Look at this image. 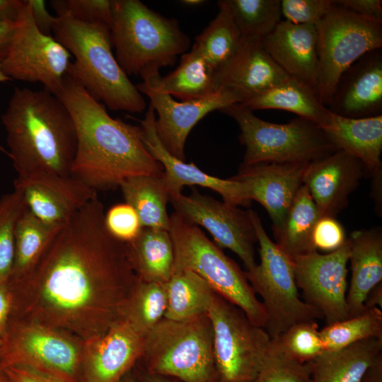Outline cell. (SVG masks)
<instances>
[{
	"label": "cell",
	"mask_w": 382,
	"mask_h": 382,
	"mask_svg": "<svg viewBox=\"0 0 382 382\" xmlns=\"http://www.w3.org/2000/svg\"><path fill=\"white\" fill-rule=\"evenodd\" d=\"M98 195L55 235L33 268L8 284L11 317L37 322L83 341L122 320L138 281L126 244L105 224Z\"/></svg>",
	"instance_id": "6da1fadb"
},
{
	"label": "cell",
	"mask_w": 382,
	"mask_h": 382,
	"mask_svg": "<svg viewBox=\"0 0 382 382\" xmlns=\"http://www.w3.org/2000/svg\"><path fill=\"white\" fill-rule=\"evenodd\" d=\"M56 96L69 111L76 131L71 176L98 192L120 187L132 176L162 175L163 166L144 145L139 126L112 117L67 74Z\"/></svg>",
	"instance_id": "7a4b0ae2"
},
{
	"label": "cell",
	"mask_w": 382,
	"mask_h": 382,
	"mask_svg": "<svg viewBox=\"0 0 382 382\" xmlns=\"http://www.w3.org/2000/svg\"><path fill=\"white\" fill-rule=\"evenodd\" d=\"M1 119L16 178L40 173L70 175L76 131L56 96L45 89L16 87Z\"/></svg>",
	"instance_id": "3957f363"
},
{
	"label": "cell",
	"mask_w": 382,
	"mask_h": 382,
	"mask_svg": "<svg viewBox=\"0 0 382 382\" xmlns=\"http://www.w3.org/2000/svg\"><path fill=\"white\" fill-rule=\"evenodd\" d=\"M54 39L74 57L66 74L93 98L113 111L142 112L146 102L112 53L110 28L69 13L56 16Z\"/></svg>",
	"instance_id": "277c9868"
},
{
	"label": "cell",
	"mask_w": 382,
	"mask_h": 382,
	"mask_svg": "<svg viewBox=\"0 0 382 382\" xmlns=\"http://www.w3.org/2000/svg\"><path fill=\"white\" fill-rule=\"evenodd\" d=\"M110 32L115 58L128 75L141 78L173 66L190 47L178 22L139 0H112Z\"/></svg>",
	"instance_id": "5b68a950"
},
{
	"label": "cell",
	"mask_w": 382,
	"mask_h": 382,
	"mask_svg": "<svg viewBox=\"0 0 382 382\" xmlns=\"http://www.w3.org/2000/svg\"><path fill=\"white\" fill-rule=\"evenodd\" d=\"M170 216L174 248L173 271L190 270L216 292L238 306L251 323L265 328L267 314L245 272L210 241L200 228L174 212Z\"/></svg>",
	"instance_id": "8992f818"
},
{
	"label": "cell",
	"mask_w": 382,
	"mask_h": 382,
	"mask_svg": "<svg viewBox=\"0 0 382 382\" xmlns=\"http://www.w3.org/2000/svg\"><path fill=\"white\" fill-rule=\"evenodd\" d=\"M141 358L154 374L184 382H219L207 313L182 320L162 319L144 336Z\"/></svg>",
	"instance_id": "52a82bcc"
},
{
	"label": "cell",
	"mask_w": 382,
	"mask_h": 382,
	"mask_svg": "<svg viewBox=\"0 0 382 382\" xmlns=\"http://www.w3.org/2000/svg\"><path fill=\"white\" fill-rule=\"evenodd\" d=\"M239 126V140L245 146L244 166L260 163H311L337 149L324 130L300 117L286 124L270 122L240 104L221 110Z\"/></svg>",
	"instance_id": "ba28073f"
},
{
	"label": "cell",
	"mask_w": 382,
	"mask_h": 382,
	"mask_svg": "<svg viewBox=\"0 0 382 382\" xmlns=\"http://www.w3.org/2000/svg\"><path fill=\"white\" fill-rule=\"evenodd\" d=\"M248 212L259 243L260 261L245 274L262 299L267 317L265 330L270 338L296 323L323 318L317 308L300 299L291 257L271 241L257 214L252 209Z\"/></svg>",
	"instance_id": "9c48e42d"
},
{
	"label": "cell",
	"mask_w": 382,
	"mask_h": 382,
	"mask_svg": "<svg viewBox=\"0 0 382 382\" xmlns=\"http://www.w3.org/2000/svg\"><path fill=\"white\" fill-rule=\"evenodd\" d=\"M83 343L66 331L11 317L1 336L0 369L24 366L64 382H79Z\"/></svg>",
	"instance_id": "30bf717a"
},
{
	"label": "cell",
	"mask_w": 382,
	"mask_h": 382,
	"mask_svg": "<svg viewBox=\"0 0 382 382\" xmlns=\"http://www.w3.org/2000/svg\"><path fill=\"white\" fill-rule=\"evenodd\" d=\"M318 57L317 93L328 108L341 75L365 54L382 47V22L337 4L316 25Z\"/></svg>",
	"instance_id": "8fae6325"
},
{
	"label": "cell",
	"mask_w": 382,
	"mask_h": 382,
	"mask_svg": "<svg viewBox=\"0 0 382 382\" xmlns=\"http://www.w3.org/2000/svg\"><path fill=\"white\" fill-rule=\"evenodd\" d=\"M207 313L219 382H254L268 352L271 338L267 331L216 292Z\"/></svg>",
	"instance_id": "7c38bea8"
},
{
	"label": "cell",
	"mask_w": 382,
	"mask_h": 382,
	"mask_svg": "<svg viewBox=\"0 0 382 382\" xmlns=\"http://www.w3.org/2000/svg\"><path fill=\"white\" fill-rule=\"evenodd\" d=\"M71 54L52 35L36 25L28 0H23L8 50L1 61L8 78L40 83L44 89L57 96L71 64Z\"/></svg>",
	"instance_id": "4fadbf2b"
},
{
	"label": "cell",
	"mask_w": 382,
	"mask_h": 382,
	"mask_svg": "<svg viewBox=\"0 0 382 382\" xmlns=\"http://www.w3.org/2000/svg\"><path fill=\"white\" fill-rule=\"evenodd\" d=\"M169 202L189 221L204 227L221 248H227L243 261L246 271L257 265V235L248 211L220 202L193 189L190 195L169 193Z\"/></svg>",
	"instance_id": "5bb4252c"
},
{
	"label": "cell",
	"mask_w": 382,
	"mask_h": 382,
	"mask_svg": "<svg viewBox=\"0 0 382 382\" xmlns=\"http://www.w3.org/2000/svg\"><path fill=\"white\" fill-rule=\"evenodd\" d=\"M348 238L337 250L291 257L296 285L304 301L317 308L327 325L349 318L347 303Z\"/></svg>",
	"instance_id": "9a60e30c"
},
{
	"label": "cell",
	"mask_w": 382,
	"mask_h": 382,
	"mask_svg": "<svg viewBox=\"0 0 382 382\" xmlns=\"http://www.w3.org/2000/svg\"><path fill=\"white\" fill-rule=\"evenodd\" d=\"M141 93L148 96L158 114L155 129L166 150L175 157L185 161V146L194 126L208 113L238 104L232 94L217 91L207 97L187 101H177L172 96L158 92L148 81L137 86Z\"/></svg>",
	"instance_id": "2e32d148"
},
{
	"label": "cell",
	"mask_w": 382,
	"mask_h": 382,
	"mask_svg": "<svg viewBox=\"0 0 382 382\" xmlns=\"http://www.w3.org/2000/svg\"><path fill=\"white\" fill-rule=\"evenodd\" d=\"M143 349L144 336L120 320L103 335L84 341L79 382H120Z\"/></svg>",
	"instance_id": "e0dca14e"
},
{
	"label": "cell",
	"mask_w": 382,
	"mask_h": 382,
	"mask_svg": "<svg viewBox=\"0 0 382 382\" xmlns=\"http://www.w3.org/2000/svg\"><path fill=\"white\" fill-rule=\"evenodd\" d=\"M289 76L264 49L261 39L243 37L237 51L214 71L216 91L228 92L241 104Z\"/></svg>",
	"instance_id": "ac0fdd59"
},
{
	"label": "cell",
	"mask_w": 382,
	"mask_h": 382,
	"mask_svg": "<svg viewBox=\"0 0 382 382\" xmlns=\"http://www.w3.org/2000/svg\"><path fill=\"white\" fill-rule=\"evenodd\" d=\"M155 111L149 104L145 117L140 120L141 139L153 158L163 168V178L170 192H181L184 186L198 185L219 194L224 202L234 206L251 204L245 185L231 178L221 179L208 175L193 163H186L170 154L161 142L155 129Z\"/></svg>",
	"instance_id": "d6986e66"
},
{
	"label": "cell",
	"mask_w": 382,
	"mask_h": 382,
	"mask_svg": "<svg viewBox=\"0 0 382 382\" xmlns=\"http://www.w3.org/2000/svg\"><path fill=\"white\" fill-rule=\"evenodd\" d=\"M14 187L23 191L28 209L40 219L64 225L98 195L71 175L40 173L16 178Z\"/></svg>",
	"instance_id": "ffe728a7"
},
{
	"label": "cell",
	"mask_w": 382,
	"mask_h": 382,
	"mask_svg": "<svg viewBox=\"0 0 382 382\" xmlns=\"http://www.w3.org/2000/svg\"><path fill=\"white\" fill-rule=\"evenodd\" d=\"M368 173L364 165L342 150L310 163L303 184L320 217H335L348 204L349 196Z\"/></svg>",
	"instance_id": "44dd1931"
},
{
	"label": "cell",
	"mask_w": 382,
	"mask_h": 382,
	"mask_svg": "<svg viewBox=\"0 0 382 382\" xmlns=\"http://www.w3.org/2000/svg\"><path fill=\"white\" fill-rule=\"evenodd\" d=\"M309 163L241 164L238 173L232 178L243 183L250 199L255 200L267 210L274 229L281 224L296 192L303 185Z\"/></svg>",
	"instance_id": "7402d4cb"
},
{
	"label": "cell",
	"mask_w": 382,
	"mask_h": 382,
	"mask_svg": "<svg viewBox=\"0 0 382 382\" xmlns=\"http://www.w3.org/2000/svg\"><path fill=\"white\" fill-rule=\"evenodd\" d=\"M328 109L348 118L382 115V52L371 51L340 76Z\"/></svg>",
	"instance_id": "603a6c76"
},
{
	"label": "cell",
	"mask_w": 382,
	"mask_h": 382,
	"mask_svg": "<svg viewBox=\"0 0 382 382\" xmlns=\"http://www.w3.org/2000/svg\"><path fill=\"white\" fill-rule=\"evenodd\" d=\"M261 41L265 51L289 76L306 83L316 91L318 57L316 25L281 20Z\"/></svg>",
	"instance_id": "cb8c5ba5"
},
{
	"label": "cell",
	"mask_w": 382,
	"mask_h": 382,
	"mask_svg": "<svg viewBox=\"0 0 382 382\" xmlns=\"http://www.w3.org/2000/svg\"><path fill=\"white\" fill-rule=\"evenodd\" d=\"M348 241L352 276L346 299L349 317H353L365 310L368 294L382 282V231L357 230Z\"/></svg>",
	"instance_id": "d4e9b609"
},
{
	"label": "cell",
	"mask_w": 382,
	"mask_h": 382,
	"mask_svg": "<svg viewBox=\"0 0 382 382\" xmlns=\"http://www.w3.org/2000/svg\"><path fill=\"white\" fill-rule=\"evenodd\" d=\"M323 130L337 149L358 158L371 176L382 171V115L348 118L332 112L331 124Z\"/></svg>",
	"instance_id": "484cf974"
},
{
	"label": "cell",
	"mask_w": 382,
	"mask_h": 382,
	"mask_svg": "<svg viewBox=\"0 0 382 382\" xmlns=\"http://www.w3.org/2000/svg\"><path fill=\"white\" fill-rule=\"evenodd\" d=\"M382 357V339L364 340L334 351H324L310 361L312 382H361Z\"/></svg>",
	"instance_id": "4316f807"
},
{
	"label": "cell",
	"mask_w": 382,
	"mask_h": 382,
	"mask_svg": "<svg viewBox=\"0 0 382 382\" xmlns=\"http://www.w3.org/2000/svg\"><path fill=\"white\" fill-rule=\"evenodd\" d=\"M240 105L253 111L277 109L291 112L323 129L328 128L332 120V112L321 102L317 91L306 83L290 76Z\"/></svg>",
	"instance_id": "83f0119b"
},
{
	"label": "cell",
	"mask_w": 382,
	"mask_h": 382,
	"mask_svg": "<svg viewBox=\"0 0 382 382\" xmlns=\"http://www.w3.org/2000/svg\"><path fill=\"white\" fill-rule=\"evenodd\" d=\"M129 260L139 280L166 283L174 265V248L168 231L142 228L125 243Z\"/></svg>",
	"instance_id": "f1b7e54d"
},
{
	"label": "cell",
	"mask_w": 382,
	"mask_h": 382,
	"mask_svg": "<svg viewBox=\"0 0 382 382\" xmlns=\"http://www.w3.org/2000/svg\"><path fill=\"white\" fill-rule=\"evenodd\" d=\"M214 74V69L192 47L190 52L182 55L178 66L173 72L164 77L158 72L141 79L149 81L158 92L187 101L203 98L217 92Z\"/></svg>",
	"instance_id": "f546056e"
},
{
	"label": "cell",
	"mask_w": 382,
	"mask_h": 382,
	"mask_svg": "<svg viewBox=\"0 0 382 382\" xmlns=\"http://www.w3.org/2000/svg\"><path fill=\"white\" fill-rule=\"evenodd\" d=\"M320 218L310 192L303 184L296 192L281 224L273 229L274 243L290 257L317 251L313 236Z\"/></svg>",
	"instance_id": "4dcf8cb0"
},
{
	"label": "cell",
	"mask_w": 382,
	"mask_h": 382,
	"mask_svg": "<svg viewBox=\"0 0 382 382\" xmlns=\"http://www.w3.org/2000/svg\"><path fill=\"white\" fill-rule=\"evenodd\" d=\"M120 188L125 203L134 209L143 228L168 231L170 216L166 204L169 202V192L163 173L160 176L142 175L128 178Z\"/></svg>",
	"instance_id": "1f68e13d"
},
{
	"label": "cell",
	"mask_w": 382,
	"mask_h": 382,
	"mask_svg": "<svg viewBox=\"0 0 382 382\" xmlns=\"http://www.w3.org/2000/svg\"><path fill=\"white\" fill-rule=\"evenodd\" d=\"M64 225L47 223L25 208L15 227L14 260L8 284L18 282L33 268Z\"/></svg>",
	"instance_id": "d6a6232c"
},
{
	"label": "cell",
	"mask_w": 382,
	"mask_h": 382,
	"mask_svg": "<svg viewBox=\"0 0 382 382\" xmlns=\"http://www.w3.org/2000/svg\"><path fill=\"white\" fill-rule=\"evenodd\" d=\"M167 307L164 318L182 320L207 313L214 291L195 272L173 271L166 283Z\"/></svg>",
	"instance_id": "836d02e7"
},
{
	"label": "cell",
	"mask_w": 382,
	"mask_h": 382,
	"mask_svg": "<svg viewBox=\"0 0 382 382\" xmlns=\"http://www.w3.org/2000/svg\"><path fill=\"white\" fill-rule=\"evenodd\" d=\"M219 11L192 45L214 69L228 61L239 47L243 36L225 0L217 2Z\"/></svg>",
	"instance_id": "e575fe53"
},
{
	"label": "cell",
	"mask_w": 382,
	"mask_h": 382,
	"mask_svg": "<svg viewBox=\"0 0 382 382\" xmlns=\"http://www.w3.org/2000/svg\"><path fill=\"white\" fill-rule=\"evenodd\" d=\"M166 307V283L138 279L125 303L122 319L144 336L164 318Z\"/></svg>",
	"instance_id": "d590c367"
},
{
	"label": "cell",
	"mask_w": 382,
	"mask_h": 382,
	"mask_svg": "<svg viewBox=\"0 0 382 382\" xmlns=\"http://www.w3.org/2000/svg\"><path fill=\"white\" fill-rule=\"evenodd\" d=\"M324 351H334L371 338L382 339V311L374 307L326 325L320 330Z\"/></svg>",
	"instance_id": "8d00e7d4"
},
{
	"label": "cell",
	"mask_w": 382,
	"mask_h": 382,
	"mask_svg": "<svg viewBox=\"0 0 382 382\" xmlns=\"http://www.w3.org/2000/svg\"><path fill=\"white\" fill-rule=\"evenodd\" d=\"M243 37L262 39L282 20L280 0H225Z\"/></svg>",
	"instance_id": "74e56055"
},
{
	"label": "cell",
	"mask_w": 382,
	"mask_h": 382,
	"mask_svg": "<svg viewBox=\"0 0 382 382\" xmlns=\"http://www.w3.org/2000/svg\"><path fill=\"white\" fill-rule=\"evenodd\" d=\"M269 349L301 364L308 363L324 352L316 320L296 323L271 339Z\"/></svg>",
	"instance_id": "f35d334b"
},
{
	"label": "cell",
	"mask_w": 382,
	"mask_h": 382,
	"mask_svg": "<svg viewBox=\"0 0 382 382\" xmlns=\"http://www.w3.org/2000/svg\"><path fill=\"white\" fill-rule=\"evenodd\" d=\"M26 207L23 191L19 188L14 187L0 198V281L7 282L11 274L15 227Z\"/></svg>",
	"instance_id": "ab89813d"
},
{
	"label": "cell",
	"mask_w": 382,
	"mask_h": 382,
	"mask_svg": "<svg viewBox=\"0 0 382 382\" xmlns=\"http://www.w3.org/2000/svg\"><path fill=\"white\" fill-rule=\"evenodd\" d=\"M254 382H312L311 365L288 359L268 349Z\"/></svg>",
	"instance_id": "60d3db41"
},
{
	"label": "cell",
	"mask_w": 382,
	"mask_h": 382,
	"mask_svg": "<svg viewBox=\"0 0 382 382\" xmlns=\"http://www.w3.org/2000/svg\"><path fill=\"white\" fill-rule=\"evenodd\" d=\"M51 5L57 16L69 13L86 23H101L109 28L112 21V1L110 0H57Z\"/></svg>",
	"instance_id": "b9f144b4"
},
{
	"label": "cell",
	"mask_w": 382,
	"mask_h": 382,
	"mask_svg": "<svg viewBox=\"0 0 382 382\" xmlns=\"http://www.w3.org/2000/svg\"><path fill=\"white\" fill-rule=\"evenodd\" d=\"M334 5L333 0H281V12L290 23L316 25Z\"/></svg>",
	"instance_id": "7bdbcfd3"
},
{
	"label": "cell",
	"mask_w": 382,
	"mask_h": 382,
	"mask_svg": "<svg viewBox=\"0 0 382 382\" xmlns=\"http://www.w3.org/2000/svg\"><path fill=\"white\" fill-rule=\"evenodd\" d=\"M104 220L110 233L124 243L135 238L143 228L136 212L127 203L111 207L105 213Z\"/></svg>",
	"instance_id": "ee69618b"
},
{
	"label": "cell",
	"mask_w": 382,
	"mask_h": 382,
	"mask_svg": "<svg viewBox=\"0 0 382 382\" xmlns=\"http://www.w3.org/2000/svg\"><path fill=\"white\" fill-rule=\"evenodd\" d=\"M313 244L316 249L332 252L347 241L343 226L334 217H320L314 228Z\"/></svg>",
	"instance_id": "f6af8a7d"
},
{
	"label": "cell",
	"mask_w": 382,
	"mask_h": 382,
	"mask_svg": "<svg viewBox=\"0 0 382 382\" xmlns=\"http://www.w3.org/2000/svg\"><path fill=\"white\" fill-rule=\"evenodd\" d=\"M335 2L359 16L382 22L381 0H338Z\"/></svg>",
	"instance_id": "bcb514c9"
},
{
	"label": "cell",
	"mask_w": 382,
	"mask_h": 382,
	"mask_svg": "<svg viewBox=\"0 0 382 382\" xmlns=\"http://www.w3.org/2000/svg\"><path fill=\"white\" fill-rule=\"evenodd\" d=\"M9 382H64L50 375L19 366L1 369Z\"/></svg>",
	"instance_id": "7dc6e473"
},
{
	"label": "cell",
	"mask_w": 382,
	"mask_h": 382,
	"mask_svg": "<svg viewBox=\"0 0 382 382\" xmlns=\"http://www.w3.org/2000/svg\"><path fill=\"white\" fill-rule=\"evenodd\" d=\"M34 21L39 30L46 35H51L52 28L56 20L47 11L45 3L41 0H28Z\"/></svg>",
	"instance_id": "c3c4849f"
},
{
	"label": "cell",
	"mask_w": 382,
	"mask_h": 382,
	"mask_svg": "<svg viewBox=\"0 0 382 382\" xmlns=\"http://www.w3.org/2000/svg\"><path fill=\"white\" fill-rule=\"evenodd\" d=\"M12 297L7 282L0 281V334L2 336L9 320Z\"/></svg>",
	"instance_id": "681fc988"
},
{
	"label": "cell",
	"mask_w": 382,
	"mask_h": 382,
	"mask_svg": "<svg viewBox=\"0 0 382 382\" xmlns=\"http://www.w3.org/2000/svg\"><path fill=\"white\" fill-rule=\"evenodd\" d=\"M23 4L20 0H0V21L15 22Z\"/></svg>",
	"instance_id": "f907efd6"
},
{
	"label": "cell",
	"mask_w": 382,
	"mask_h": 382,
	"mask_svg": "<svg viewBox=\"0 0 382 382\" xmlns=\"http://www.w3.org/2000/svg\"><path fill=\"white\" fill-rule=\"evenodd\" d=\"M14 27V22L0 21V61L5 57L8 48Z\"/></svg>",
	"instance_id": "816d5d0a"
},
{
	"label": "cell",
	"mask_w": 382,
	"mask_h": 382,
	"mask_svg": "<svg viewBox=\"0 0 382 382\" xmlns=\"http://www.w3.org/2000/svg\"><path fill=\"white\" fill-rule=\"evenodd\" d=\"M382 308V282L376 285L367 295L364 308Z\"/></svg>",
	"instance_id": "f5cc1de1"
},
{
	"label": "cell",
	"mask_w": 382,
	"mask_h": 382,
	"mask_svg": "<svg viewBox=\"0 0 382 382\" xmlns=\"http://www.w3.org/2000/svg\"><path fill=\"white\" fill-rule=\"evenodd\" d=\"M371 193L374 199L377 212L381 214V179L382 171L378 172L372 176Z\"/></svg>",
	"instance_id": "db71d44e"
},
{
	"label": "cell",
	"mask_w": 382,
	"mask_h": 382,
	"mask_svg": "<svg viewBox=\"0 0 382 382\" xmlns=\"http://www.w3.org/2000/svg\"><path fill=\"white\" fill-rule=\"evenodd\" d=\"M361 382H382V357L370 367Z\"/></svg>",
	"instance_id": "11a10c76"
},
{
	"label": "cell",
	"mask_w": 382,
	"mask_h": 382,
	"mask_svg": "<svg viewBox=\"0 0 382 382\" xmlns=\"http://www.w3.org/2000/svg\"><path fill=\"white\" fill-rule=\"evenodd\" d=\"M181 2L189 6H197L202 4L205 1L202 0H184L181 1Z\"/></svg>",
	"instance_id": "9f6ffc18"
},
{
	"label": "cell",
	"mask_w": 382,
	"mask_h": 382,
	"mask_svg": "<svg viewBox=\"0 0 382 382\" xmlns=\"http://www.w3.org/2000/svg\"><path fill=\"white\" fill-rule=\"evenodd\" d=\"M11 79L7 77L2 71L1 66V61H0V83H4V82L11 81Z\"/></svg>",
	"instance_id": "6f0895ef"
},
{
	"label": "cell",
	"mask_w": 382,
	"mask_h": 382,
	"mask_svg": "<svg viewBox=\"0 0 382 382\" xmlns=\"http://www.w3.org/2000/svg\"><path fill=\"white\" fill-rule=\"evenodd\" d=\"M146 382H168L156 376H151L147 378Z\"/></svg>",
	"instance_id": "680465c9"
},
{
	"label": "cell",
	"mask_w": 382,
	"mask_h": 382,
	"mask_svg": "<svg viewBox=\"0 0 382 382\" xmlns=\"http://www.w3.org/2000/svg\"><path fill=\"white\" fill-rule=\"evenodd\" d=\"M0 382H9L2 370L0 369Z\"/></svg>",
	"instance_id": "91938a15"
},
{
	"label": "cell",
	"mask_w": 382,
	"mask_h": 382,
	"mask_svg": "<svg viewBox=\"0 0 382 382\" xmlns=\"http://www.w3.org/2000/svg\"><path fill=\"white\" fill-rule=\"evenodd\" d=\"M0 151H2L4 154L8 155V151L1 145H0Z\"/></svg>",
	"instance_id": "94428289"
},
{
	"label": "cell",
	"mask_w": 382,
	"mask_h": 382,
	"mask_svg": "<svg viewBox=\"0 0 382 382\" xmlns=\"http://www.w3.org/2000/svg\"><path fill=\"white\" fill-rule=\"evenodd\" d=\"M125 382H134V381L132 379H129V380L126 381Z\"/></svg>",
	"instance_id": "6125c7cd"
},
{
	"label": "cell",
	"mask_w": 382,
	"mask_h": 382,
	"mask_svg": "<svg viewBox=\"0 0 382 382\" xmlns=\"http://www.w3.org/2000/svg\"><path fill=\"white\" fill-rule=\"evenodd\" d=\"M1 335L0 334V349H1Z\"/></svg>",
	"instance_id": "be15d7a7"
}]
</instances>
